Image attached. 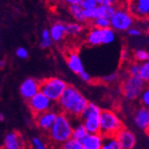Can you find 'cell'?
Returning a JSON list of instances; mask_svg holds the SVG:
<instances>
[{
	"label": "cell",
	"mask_w": 149,
	"mask_h": 149,
	"mask_svg": "<svg viewBox=\"0 0 149 149\" xmlns=\"http://www.w3.org/2000/svg\"><path fill=\"white\" fill-rule=\"evenodd\" d=\"M126 8L136 20H149V0H128Z\"/></svg>",
	"instance_id": "9"
},
{
	"label": "cell",
	"mask_w": 149,
	"mask_h": 149,
	"mask_svg": "<svg viewBox=\"0 0 149 149\" xmlns=\"http://www.w3.org/2000/svg\"><path fill=\"white\" fill-rule=\"evenodd\" d=\"M88 103L86 97L72 85H68L58 100L59 107L63 113L73 118L81 117Z\"/></svg>",
	"instance_id": "1"
},
{
	"label": "cell",
	"mask_w": 149,
	"mask_h": 149,
	"mask_svg": "<svg viewBox=\"0 0 149 149\" xmlns=\"http://www.w3.org/2000/svg\"><path fill=\"white\" fill-rule=\"evenodd\" d=\"M117 9L116 6H98L94 9L95 19L97 18H108L111 19Z\"/></svg>",
	"instance_id": "19"
},
{
	"label": "cell",
	"mask_w": 149,
	"mask_h": 149,
	"mask_svg": "<svg viewBox=\"0 0 149 149\" xmlns=\"http://www.w3.org/2000/svg\"><path fill=\"white\" fill-rule=\"evenodd\" d=\"M69 11L71 15L73 17V19L78 22L84 23L87 22L85 14H84V9L81 7V5H72L69 6Z\"/></svg>",
	"instance_id": "20"
},
{
	"label": "cell",
	"mask_w": 149,
	"mask_h": 149,
	"mask_svg": "<svg viewBox=\"0 0 149 149\" xmlns=\"http://www.w3.org/2000/svg\"><path fill=\"white\" fill-rule=\"evenodd\" d=\"M67 26V32L68 35L72 36H80L83 30H84V27L82 26V23L81 22H70L68 24H66Z\"/></svg>",
	"instance_id": "24"
},
{
	"label": "cell",
	"mask_w": 149,
	"mask_h": 149,
	"mask_svg": "<svg viewBox=\"0 0 149 149\" xmlns=\"http://www.w3.org/2000/svg\"><path fill=\"white\" fill-rule=\"evenodd\" d=\"M52 36L50 34L49 29H43L40 33V46L42 49H47L52 45Z\"/></svg>",
	"instance_id": "23"
},
{
	"label": "cell",
	"mask_w": 149,
	"mask_h": 149,
	"mask_svg": "<svg viewBox=\"0 0 149 149\" xmlns=\"http://www.w3.org/2000/svg\"><path fill=\"white\" fill-rule=\"evenodd\" d=\"M84 10H91L95 9L98 6L97 0H82L80 4Z\"/></svg>",
	"instance_id": "31"
},
{
	"label": "cell",
	"mask_w": 149,
	"mask_h": 149,
	"mask_svg": "<svg viewBox=\"0 0 149 149\" xmlns=\"http://www.w3.org/2000/svg\"><path fill=\"white\" fill-rule=\"evenodd\" d=\"M139 77L146 84L149 83V61L140 64Z\"/></svg>",
	"instance_id": "28"
},
{
	"label": "cell",
	"mask_w": 149,
	"mask_h": 149,
	"mask_svg": "<svg viewBox=\"0 0 149 149\" xmlns=\"http://www.w3.org/2000/svg\"><path fill=\"white\" fill-rule=\"evenodd\" d=\"M66 61L68 68L77 74H81L84 70L83 62L81 61V56L76 52H71L66 56Z\"/></svg>",
	"instance_id": "15"
},
{
	"label": "cell",
	"mask_w": 149,
	"mask_h": 149,
	"mask_svg": "<svg viewBox=\"0 0 149 149\" xmlns=\"http://www.w3.org/2000/svg\"><path fill=\"white\" fill-rule=\"evenodd\" d=\"M15 54L19 59L21 60H26L29 57V52L25 47H18L15 51Z\"/></svg>",
	"instance_id": "32"
},
{
	"label": "cell",
	"mask_w": 149,
	"mask_h": 149,
	"mask_svg": "<svg viewBox=\"0 0 149 149\" xmlns=\"http://www.w3.org/2000/svg\"><path fill=\"white\" fill-rule=\"evenodd\" d=\"M67 87V83L59 77H49L40 82V91L53 102H58Z\"/></svg>",
	"instance_id": "4"
},
{
	"label": "cell",
	"mask_w": 149,
	"mask_h": 149,
	"mask_svg": "<svg viewBox=\"0 0 149 149\" xmlns=\"http://www.w3.org/2000/svg\"><path fill=\"white\" fill-rule=\"evenodd\" d=\"M140 64L137 61L131 62L127 68V72L129 77H139L140 72Z\"/></svg>",
	"instance_id": "29"
},
{
	"label": "cell",
	"mask_w": 149,
	"mask_h": 149,
	"mask_svg": "<svg viewBox=\"0 0 149 149\" xmlns=\"http://www.w3.org/2000/svg\"><path fill=\"white\" fill-rule=\"evenodd\" d=\"M121 61H127L129 58V52L128 49H122L121 52Z\"/></svg>",
	"instance_id": "38"
},
{
	"label": "cell",
	"mask_w": 149,
	"mask_h": 149,
	"mask_svg": "<svg viewBox=\"0 0 149 149\" xmlns=\"http://www.w3.org/2000/svg\"><path fill=\"white\" fill-rule=\"evenodd\" d=\"M116 137L121 146L122 149H133L136 142H137V139L135 134L130 132V130L127 128H122L120 132L116 134Z\"/></svg>",
	"instance_id": "13"
},
{
	"label": "cell",
	"mask_w": 149,
	"mask_h": 149,
	"mask_svg": "<svg viewBox=\"0 0 149 149\" xmlns=\"http://www.w3.org/2000/svg\"><path fill=\"white\" fill-rule=\"evenodd\" d=\"M102 110L93 102H89L81 119L88 133H100V117Z\"/></svg>",
	"instance_id": "5"
},
{
	"label": "cell",
	"mask_w": 149,
	"mask_h": 149,
	"mask_svg": "<svg viewBox=\"0 0 149 149\" xmlns=\"http://www.w3.org/2000/svg\"><path fill=\"white\" fill-rule=\"evenodd\" d=\"M82 0H64V2L66 3L69 6H72V5H80L81 3Z\"/></svg>",
	"instance_id": "39"
},
{
	"label": "cell",
	"mask_w": 149,
	"mask_h": 149,
	"mask_svg": "<svg viewBox=\"0 0 149 149\" xmlns=\"http://www.w3.org/2000/svg\"><path fill=\"white\" fill-rule=\"evenodd\" d=\"M134 123L136 126L147 132L149 130V108L145 107H138L134 114Z\"/></svg>",
	"instance_id": "12"
},
{
	"label": "cell",
	"mask_w": 149,
	"mask_h": 149,
	"mask_svg": "<svg viewBox=\"0 0 149 149\" xmlns=\"http://www.w3.org/2000/svg\"><path fill=\"white\" fill-rule=\"evenodd\" d=\"M128 35L130 36H139L142 34V31L139 28L137 27H131L128 31H127Z\"/></svg>",
	"instance_id": "35"
},
{
	"label": "cell",
	"mask_w": 149,
	"mask_h": 149,
	"mask_svg": "<svg viewBox=\"0 0 149 149\" xmlns=\"http://www.w3.org/2000/svg\"><path fill=\"white\" fill-rule=\"evenodd\" d=\"M87 43L92 46H97L100 45H105V30L92 28L86 36Z\"/></svg>",
	"instance_id": "17"
},
{
	"label": "cell",
	"mask_w": 149,
	"mask_h": 149,
	"mask_svg": "<svg viewBox=\"0 0 149 149\" xmlns=\"http://www.w3.org/2000/svg\"><path fill=\"white\" fill-rule=\"evenodd\" d=\"M6 65V60L2 59L1 61H0V68H4Z\"/></svg>",
	"instance_id": "40"
},
{
	"label": "cell",
	"mask_w": 149,
	"mask_h": 149,
	"mask_svg": "<svg viewBox=\"0 0 149 149\" xmlns=\"http://www.w3.org/2000/svg\"><path fill=\"white\" fill-rule=\"evenodd\" d=\"M111 28L115 31H128L133 27L135 18L127 8L117 7L114 14L111 17Z\"/></svg>",
	"instance_id": "7"
},
{
	"label": "cell",
	"mask_w": 149,
	"mask_h": 149,
	"mask_svg": "<svg viewBox=\"0 0 149 149\" xmlns=\"http://www.w3.org/2000/svg\"><path fill=\"white\" fill-rule=\"evenodd\" d=\"M0 121L1 122H4L5 121V116H4V114H0Z\"/></svg>",
	"instance_id": "41"
},
{
	"label": "cell",
	"mask_w": 149,
	"mask_h": 149,
	"mask_svg": "<svg viewBox=\"0 0 149 149\" xmlns=\"http://www.w3.org/2000/svg\"><path fill=\"white\" fill-rule=\"evenodd\" d=\"M133 58L135 61L138 63H144L149 61V52L144 49H138L133 53Z\"/></svg>",
	"instance_id": "26"
},
{
	"label": "cell",
	"mask_w": 149,
	"mask_h": 149,
	"mask_svg": "<svg viewBox=\"0 0 149 149\" xmlns=\"http://www.w3.org/2000/svg\"><path fill=\"white\" fill-rule=\"evenodd\" d=\"M147 134H148V135H149V130H148V132H147Z\"/></svg>",
	"instance_id": "43"
},
{
	"label": "cell",
	"mask_w": 149,
	"mask_h": 149,
	"mask_svg": "<svg viewBox=\"0 0 149 149\" xmlns=\"http://www.w3.org/2000/svg\"><path fill=\"white\" fill-rule=\"evenodd\" d=\"M145 89V83L139 77H126L121 86L123 96L129 100H135L140 98L142 92Z\"/></svg>",
	"instance_id": "6"
},
{
	"label": "cell",
	"mask_w": 149,
	"mask_h": 149,
	"mask_svg": "<svg viewBox=\"0 0 149 149\" xmlns=\"http://www.w3.org/2000/svg\"><path fill=\"white\" fill-rule=\"evenodd\" d=\"M102 149H122V148L115 135V136H104Z\"/></svg>",
	"instance_id": "21"
},
{
	"label": "cell",
	"mask_w": 149,
	"mask_h": 149,
	"mask_svg": "<svg viewBox=\"0 0 149 149\" xmlns=\"http://www.w3.org/2000/svg\"><path fill=\"white\" fill-rule=\"evenodd\" d=\"M118 0H97L98 6H116Z\"/></svg>",
	"instance_id": "36"
},
{
	"label": "cell",
	"mask_w": 149,
	"mask_h": 149,
	"mask_svg": "<svg viewBox=\"0 0 149 149\" xmlns=\"http://www.w3.org/2000/svg\"><path fill=\"white\" fill-rule=\"evenodd\" d=\"M104 136L101 133H88L81 141L85 149H102Z\"/></svg>",
	"instance_id": "16"
},
{
	"label": "cell",
	"mask_w": 149,
	"mask_h": 149,
	"mask_svg": "<svg viewBox=\"0 0 149 149\" xmlns=\"http://www.w3.org/2000/svg\"><path fill=\"white\" fill-rule=\"evenodd\" d=\"M31 145H32L33 149H48V146H47V144L40 138H38V137L32 138Z\"/></svg>",
	"instance_id": "30"
},
{
	"label": "cell",
	"mask_w": 149,
	"mask_h": 149,
	"mask_svg": "<svg viewBox=\"0 0 149 149\" xmlns=\"http://www.w3.org/2000/svg\"><path fill=\"white\" fill-rule=\"evenodd\" d=\"M79 76H80L81 79L82 81L86 82V83H89V82H91V80H92V77H90V74H89L88 72H86V71H83L81 74H79Z\"/></svg>",
	"instance_id": "37"
},
{
	"label": "cell",
	"mask_w": 149,
	"mask_h": 149,
	"mask_svg": "<svg viewBox=\"0 0 149 149\" xmlns=\"http://www.w3.org/2000/svg\"><path fill=\"white\" fill-rule=\"evenodd\" d=\"M120 1H126V2H127V1H128V0H120Z\"/></svg>",
	"instance_id": "42"
},
{
	"label": "cell",
	"mask_w": 149,
	"mask_h": 149,
	"mask_svg": "<svg viewBox=\"0 0 149 149\" xmlns=\"http://www.w3.org/2000/svg\"><path fill=\"white\" fill-rule=\"evenodd\" d=\"M88 134L86 127L82 123H78L77 125L73 126V132H72V139H77L79 141H82L84 138Z\"/></svg>",
	"instance_id": "22"
},
{
	"label": "cell",
	"mask_w": 149,
	"mask_h": 149,
	"mask_svg": "<svg viewBox=\"0 0 149 149\" xmlns=\"http://www.w3.org/2000/svg\"><path fill=\"white\" fill-rule=\"evenodd\" d=\"M58 113L54 110H49L43 114L35 116V123L38 128L43 132H48L52 126L54 125L55 120L57 118Z\"/></svg>",
	"instance_id": "11"
},
{
	"label": "cell",
	"mask_w": 149,
	"mask_h": 149,
	"mask_svg": "<svg viewBox=\"0 0 149 149\" xmlns=\"http://www.w3.org/2000/svg\"><path fill=\"white\" fill-rule=\"evenodd\" d=\"M2 149H23L21 134L16 132H7L4 137Z\"/></svg>",
	"instance_id": "14"
},
{
	"label": "cell",
	"mask_w": 149,
	"mask_h": 149,
	"mask_svg": "<svg viewBox=\"0 0 149 149\" xmlns=\"http://www.w3.org/2000/svg\"><path fill=\"white\" fill-rule=\"evenodd\" d=\"M93 28H97L100 29L111 28V21L108 18H97L91 22Z\"/></svg>",
	"instance_id": "27"
},
{
	"label": "cell",
	"mask_w": 149,
	"mask_h": 149,
	"mask_svg": "<svg viewBox=\"0 0 149 149\" xmlns=\"http://www.w3.org/2000/svg\"><path fill=\"white\" fill-rule=\"evenodd\" d=\"M21 96L27 101L40 91V81L32 77L26 78L19 88Z\"/></svg>",
	"instance_id": "10"
},
{
	"label": "cell",
	"mask_w": 149,
	"mask_h": 149,
	"mask_svg": "<svg viewBox=\"0 0 149 149\" xmlns=\"http://www.w3.org/2000/svg\"><path fill=\"white\" fill-rule=\"evenodd\" d=\"M57 149H85V148L81 141H79L74 139H71L65 143H64L62 146H60Z\"/></svg>",
	"instance_id": "25"
},
{
	"label": "cell",
	"mask_w": 149,
	"mask_h": 149,
	"mask_svg": "<svg viewBox=\"0 0 149 149\" xmlns=\"http://www.w3.org/2000/svg\"><path fill=\"white\" fill-rule=\"evenodd\" d=\"M49 31H50L53 41L56 43L63 41L65 38V36L68 35L66 24L60 22L53 23L49 29Z\"/></svg>",
	"instance_id": "18"
},
{
	"label": "cell",
	"mask_w": 149,
	"mask_h": 149,
	"mask_svg": "<svg viewBox=\"0 0 149 149\" xmlns=\"http://www.w3.org/2000/svg\"><path fill=\"white\" fill-rule=\"evenodd\" d=\"M124 128L121 118L112 110H103L100 117V133L103 136H115Z\"/></svg>",
	"instance_id": "3"
},
{
	"label": "cell",
	"mask_w": 149,
	"mask_h": 149,
	"mask_svg": "<svg viewBox=\"0 0 149 149\" xmlns=\"http://www.w3.org/2000/svg\"><path fill=\"white\" fill-rule=\"evenodd\" d=\"M118 79V74L117 73H111L109 74L102 77V82L105 84H113Z\"/></svg>",
	"instance_id": "34"
},
{
	"label": "cell",
	"mask_w": 149,
	"mask_h": 149,
	"mask_svg": "<svg viewBox=\"0 0 149 149\" xmlns=\"http://www.w3.org/2000/svg\"><path fill=\"white\" fill-rule=\"evenodd\" d=\"M52 104L53 101L41 91L37 93L33 98L28 100V107L35 116L51 110Z\"/></svg>",
	"instance_id": "8"
},
{
	"label": "cell",
	"mask_w": 149,
	"mask_h": 149,
	"mask_svg": "<svg viewBox=\"0 0 149 149\" xmlns=\"http://www.w3.org/2000/svg\"><path fill=\"white\" fill-rule=\"evenodd\" d=\"M140 101L142 105L145 107L149 108V87L145 88L140 96Z\"/></svg>",
	"instance_id": "33"
},
{
	"label": "cell",
	"mask_w": 149,
	"mask_h": 149,
	"mask_svg": "<svg viewBox=\"0 0 149 149\" xmlns=\"http://www.w3.org/2000/svg\"><path fill=\"white\" fill-rule=\"evenodd\" d=\"M73 126L70 116L63 112L58 114L54 125L48 132V139L55 149L72 139Z\"/></svg>",
	"instance_id": "2"
}]
</instances>
